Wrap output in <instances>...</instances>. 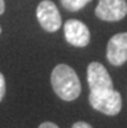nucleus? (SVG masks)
Wrapping results in <instances>:
<instances>
[{"mask_svg": "<svg viewBox=\"0 0 127 128\" xmlns=\"http://www.w3.org/2000/svg\"><path fill=\"white\" fill-rule=\"evenodd\" d=\"M4 94H5V79L4 75L0 72V102L4 98Z\"/></svg>", "mask_w": 127, "mask_h": 128, "instance_id": "obj_9", "label": "nucleus"}, {"mask_svg": "<svg viewBox=\"0 0 127 128\" xmlns=\"http://www.w3.org/2000/svg\"><path fill=\"white\" fill-rule=\"evenodd\" d=\"M106 58L114 66H122L127 61V32L110 38L106 47Z\"/></svg>", "mask_w": 127, "mask_h": 128, "instance_id": "obj_7", "label": "nucleus"}, {"mask_svg": "<svg viewBox=\"0 0 127 128\" xmlns=\"http://www.w3.org/2000/svg\"><path fill=\"white\" fill-rule=\"evenodd\" d=\"M71 128H92V126H89L88 123L86 122H77V123H74Z\"/></svg>", "mask_w": 127, "mask_h": 128, "instance_id": "obj_10", "label": "nucleus"}, {"mask_svg": "<svg viewBox=\"0 0 127 128\" xmlns=\"http://www.w3.org/2000/svg\"><path fill=\"white\" fill-rule=\"evenodd\" d=\"M92 0H61V5L69 12H78Z\"/></svg>", "mask_w": 127, "mask_h": 128, "instance_id": "obj_8", "label": "nucleus"}, {"mask_svg": "<svg viewBox=\"0 0 127 128\" xmlns=\"http://www.w3.org/2000/svg\"><path fill=\"white\" fill-rule=\"evenodd\" d=\"M38 128H60V127L57 124H55V123H52V122H44Z\"/></svg>", "mask_w": 127, "mask_h": 128, "instance_id": "obj_11", "label": "nucleus"}, {"mask_svg": "<svg viewBox=\"0 0 127 128\" xmlns=\"http://www.w3.org/2000/svg\"><path fill=\"white\" fill-rule=\"evenodd\" d=\"M36 18H38L40 26L48 32L57 31L62 25L60 12L55 3L51 0H43L39 3L38 8H36Z\"/></svg>", "mask_w": 127, "mask_h": 128, "instance_id": "obj_3", "label": "nucleus"}, {"mask_svg": "<svg viewBox=\"0 0 127 128\" xmlns=\"http://www.w3.org/2000/svg\"><path fill=\"white\" fill-rule=\"evenodd\" d=\"M51 83L55 93L64 101H74L79 97L82 91L77 72L65 64H60L53 69Z\"/></svg>", "mask_w": 127, "mask_h": 128, "instance_id": "obj_1", "label": "nucleus"}, {"mask_svg": "<svg viewBox=\"0 0 127 128\" xmlns=\"http://www.w3.org/2000/svg\"><path fill=\"white\" fill-rule=\"evenodd\" d=\"M87 82L91 91L113 89V82L108 70L100 62H91L87 67Z\"/></svg>", "mask_w": 127, "mask_h": 128, "instance_id": "obj_5", "label": "nucleus"}, {"mask_svg": "<svg viewBox=\"0 0 127 128\" xmlns=\"http://www.w3.org/2000/svg\"><path fill=\"white\" fill-rule=\"evenodd\" d=\"M0 34H2V26H0Z\"/></svg>", "mask_w": 127, "mask_h": 128, "instance_id": "obj_13", "label": "nucleus"}, {"mask_svg": "<svg viewBox=\"0 0 127 128\" xmlns=\"http://www.w3.org/2000/svg\"><path fill=\"white\" fill-rule=\"evenodd\" d=\"M95 13L101 21H121L127 14V2L126 0H99Z\"/></svg>", "mask_w": 127, "mask_h": 128, "instance_id": "obj_4", "label": "nucleus"}, {"mask_svg": "<svg viewBox=\"0 0 127 128\" xmlns=\"http://www.w3.org/2000/svg\"><path fill=\"white\" fill-rule=\"evenodd\" d=\"M91 106L105 115H117L122 109V97L115 89L91 91L88 96Z\"/></svg>", "mask_w": 127, "mask_h": 128, "instance_id": "obj_2", "label": "nucleus"}, {"mask_svg": "<svg viewBox=\"0 0 127 128\" xmlns=\"http://www.w3.org/2000/svg\"><path fill=\"white\" fill-rule=\"evenodd\" d=\"M5 10V3H4V0H0V14H3Z\"/></svg>", "mask_w": 127, "mask_h": 128, "instance_id": "obj_12", "label": "nucleus"}, {"mask_svg": "<svg viewBox=\"0 0 127 128\" xmlns=\"http://www.w3.org/2000/svg\"><path fill=\"white\" fill-rule=\"evenodd\" d=\"M65 39L74 47H86L89 43V30L79 20H68L64 25Z\"/></svg>", "mask_w": 127, "mask_h": 128, "instance_id": "obj_6", "label": "nucleus"}]
</instances>
